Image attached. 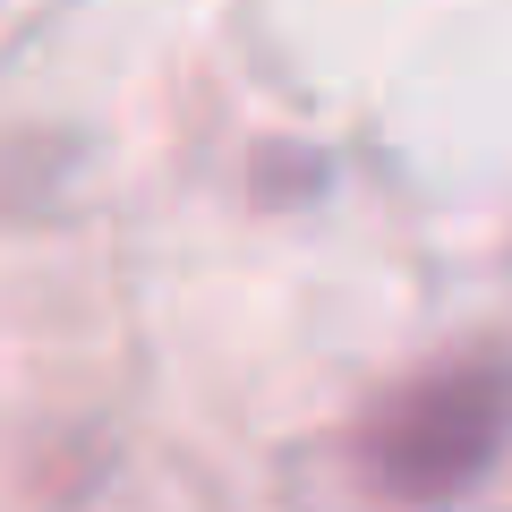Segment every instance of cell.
<instances>
[{
  "label": "cell",
  "mask_w": 512,
  "mask_h": 512,
  "mask_svg": "<svg viewBox=\"0 0 512 512\" xmlns=\"http://www.w3.org/2000/svg\"><path fill=\"white\" fill-rule=\"evenodd\" d=\"M512 436V367L504 359H453L436 376L402 384L367 427V470L402 504H453L478 487Z\"/></svg>",
  "instance_id": "1"
}]
</instances>
